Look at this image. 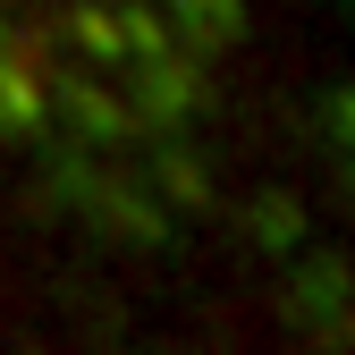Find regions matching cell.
I'll list each match as a JSON object with an SVG mask.
<instances>
[{
    "mask_svg": "<svg viewBox=\"0 0 355 355\" xmlns=\"http://www.w3.org/2000/svg\"><path fill=\"white\" fill-rule=\"evenodd\" d=\"M169 17H178V34H187L195 60L203 51H229V42L245 34V9H237V0H169Z\"/></svg>",
    "mask_w": 355,
    "mask_h": 355,
    "instance_id": "1",
    "label": "cell"
},
{
    "mask_svg": "<svg viewBox=\"0 0 355 355\" xmlns=\"http://www.w3.org/2000/svg\"><path fill=\"white\" fill-rule=\"evenodd\" d=\"M136 68H144V110H153V119H169V110H187V102H195V76L178 68L169 51H161V60H136Z\"/></svg>",
    "mask_w": 355,
    "mask_h": 355,
    "instance_id": "2",
    "label": "cell"
},
{
    "mask_svg": "<svg viewBox=\"0 0 355 355\" xmlns=\"http://www.w3.org/2000/svg\"><path fill=\"white\" fill-rule=\"evenodd\" d=\"M60 102L76 110V127H85V136H119V127H127V110H119L110 94H94V85H76V76L60 85Z\"/></svg>",
    "mask_w": 355,
    "mask_h": 355,
    "instance_id": "3",
    "label": "cell"
},
{
    "mask_svg": "<svg viewBox=\"0 0 355 355\" xmlns=\"http://www.w3.org/2000/svg\"><path fill=\"white\" fill-rule=\"evenodd\" d=\"M76 203H94V211H102V229H127V237H144V245L161 237V220H153V211H144L136 195H94V187H85Z\"/></svg>",
    "mask_w": 355,
    "mask_h": 355,
    "instance_id": "4",
    "label": "cell"
},
{
    "mask_svg": "<svg viewBox=\"0 0 355 355\" xmlns=\"http://www.w3.org/2000/svg\"><path fill=\"white\" fill-rule=\"evenodd\" d=\"M26 119H42V85L17 76V68H0V127H26Z\"/></svg>",
    "mask_w": 355,
    "mask_h": 355,
    "instance_id": "5",
    "label": "cell"
},
{
    "mask_svg": "<svg viewBox=\"0 0 355 355\" xmlns=\"http://www.w3.org/2000/svg\"><path fill=\"white\" fill-rule=\"evenodd\" d=\"M76 42H85L94 60H119V26H110L102 9H85V17H76Z\"/></svg>",
    "mask_w": 355,
    "mask_h": 355,
    "instance_id": "6",
    "label": "cell"
},
{
    "mask_svg": "<svg viewBox=\"0 0 355 355\" xmlns=\"http://www.w3.org/2000/svg\"><path fill=\"white\" fill-rule=\"evenodd\" d=\"M161 178H169V195H187V203L203 195V169L195 161H161Z\"/></svg>",
    "mask_w": 355,
    "mask_h": 355,
    "instance_id": "7",
    "label": "cell"
},
{
    "mask_svg": "<svg viewBox=\"0 0 355 355\" xmlns=\"http://www.w3.org/2000/svg\"><path fill=\"white\" fill-rule=\"evenodd\" d=\"M262 237L288 245V237H296V211H288V203H262Z\"/></svg>",
    "mask_w": 355,
    "mask_h": 355,
    "instance_id": "8",
    "label": "cell"
}]
</instances>
